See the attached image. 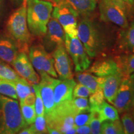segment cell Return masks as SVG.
I'll return each mask as SVG.
<instances>
[{
    "label": "cell",
    "mask_w": 134,
    "mask_h": 134,
    "mask_svg": "<svg viewBox=\"0 0 134 134\" xmlns=\"http://www.w3.org/2000/svg\"><path fill=\"white\" fill-rule=\"evenodd\" d=\"M78 37L91 58L103 55L113 42V37L90 16H83L78 22Z\"/></svg>",
    "instance_id": "cell-1"
},
{
    "label": "cell",
    "mask_w": 134,
    "mask_h": 134,
    "mask_svg": "<svg viewBox=\"0 0 134 134\" xmlns=\"http://www.w3.org/2000/svg\"><path fill=\"white\" fill-rule=\"evenodd\" d=\"M29 125L16 99L0 94V134H14Z\"/></svg>",
    "instance_id": "cell-2"
},
{
    "label": "cell",
    "mask_w": 134,
    "mask_h": 134,
    "mask_svg": "<svg viewBox=\"0 0 134 134\" xmlns=\"http://www.w3.org/2000/svg\"><path fill=\"white\" fill-rule=\"evenodd\" d=\"M27 22L32 34L43 37L47 29L53 4L46 0H26Z\"/></svg>",
    "instance_id": "cell-3"
},
{
    "label": "cell",
    "mask_w": 134,
    "mask_h": 134,
    "mask_svg": "<svg viewBox=\"0 0 134 134\" xmlns=\"http://www.w3.org/2000/svg\"><path fill=\"white\" fill-rule=\"evenodd\" d=\"M7 30L10 36L18 45L20 52L26 53L31 41V33L27 22V1L24 0L21 7L9 17Z\"/></svg>",
    "instance_id": "cell-4"
},
{
    "label": "cell",
    "mask_w": 134,
    "mask_h": 134,
    "mask_svg": "<svg viewBox=\"0 0 134 134\" xmlns=\"http://www.w3.org/2000/svg\"><path fill=\"white\" fill-rule=\"evenodd\" d=\"M78 113L71 100L63 102L56 105L51 113L45 115L47 127L57 130L60 133H66L75 127L74 119Z\"/></svg>",
    "instance_id": "cell-5"
},
{
    "label": "cell",
    "mask_w": 134,
    "mask_h": 134,
    "mask_svg": "<svg viewBox=\"0 0 134 134\" xmlns=\"http://www.w3.org/2000/svg\"><path fill=\"white\" fill-rule=\"evenodd\" d=\"M99 11L101 21L113 23L123 29L128 27L125 3L115 0H99Z\"/></svg>",
    "instance_id": "cell-6"
},
{
    "label": "cell",
    "mask_w": 134,
    "mask_h": 134,
    "mask_svg": "<svg viewBox=\"0 0 134 134\" xmlns=\"http://www.w3.org/2000/svg\"><path fill=\"white\" fill-rule=\"evenodd\" d=\"M65 46L74 63L75 71L83 72L88 70L91 61L78 37L65 35Z\"/></svg>",
    "instance_id": "cell-7"
},
{
    "label": "cell",
    "mask_w": 134,
    "mask_h": 134,
    "mask_svg": "<svg viewBox=\"0 0 134 134\" xmlns=\"http://www.w3.org/2000/svg\"><path fill=\"white\" fill-rule=\"evenodd\" d=\"M113 104L121 114L134 108V73L123 77Z\"/></svg>",
    "instance_id": "cell-8"
},
{
    "label": "cell",
    "mask_w": 134,
    "mask_h": 134,
    "mask_svg": "<svg viewBox=\"0 0 134 134\" xmlns=\"http://www.w3.org/2000/svg\"><path fill=\"white\" fill-rule=\"evenodd\" d=\"M29 59L40 75L47 73L54 78L58 76L52 56L46 51L43 46L37 44L32 46L29 49Z\"/></svg>",
    "instance_id": "cell-9"
},
{
    "label": "cell",
    "mask_w": 134,
    "mask_h": 134,
    "mask_svg": "<svg viewBox=\"0 0 134 134\" xmlns=\"http://www.w3.org/2000/svg\"><path fill=\"white\" fill-rule=\"evenodd\" d=\"M52 13V17L60 23L66 34L78 36L79 14L74 9L65 5H55Z\"/></svg>",
    "instance_id": "cell-10"
},
{
    "label": "cell",
    "mask_w": 134,
    "mask_h": 134,
    "mask_svg": "<svg viewBox=\"0 0 134 134\" xmlns=\"http://www.w3.org/2000/svg\"><path fill=\"white\" fill-rule=\"evenodd\" d=\"M54 67L60 80L71 79L73 75L72 71V63L67 52L65 43L58 45L52 52Z\"/></svg>",
    "instance_id": "cell-11"
},
{
    "label": "cell",
    "mask_w": 134,
    "mask_h": 134,
    "mask_svg": "<svg viewBox=\"0 0 134 134\" xmlns=\"http://www.w3.org/2000/svg\"><path fill=\"white\" fill-rule=\"evenodd\" d=\"M41 76V80L38 85L44 105L45 115H46L51 113L55 108L54 88L59 80L51 77L47 73H43Z\"/></svg>",
    "instance_id": "cell-12"
},
{
    "label": "cell",
    "mask_w": 134,
    "mask_h": 134,
    "mask_svg": "<svg viewBox=\"0 0 134 134\" xmlns=\"http://www.w3.org/2000/svg\"><path fill=\"white\" fill-rule=\"evenodd\" d=\"M65 34L60 23L52 17L47 24V29L44 35L45 45L47 48L54 50L58 45L65 43Z\"/></svg>",
    "instance_id": "cell-13"
},
{
    "label": "cell",
    "mask_w": 134,
    "mask_h": 134,
    "mask_svg": "<svg viewBox=\"0 0 134 134\" xmlns=\"http://www.w3.org/2000/svg\"><path fill=\"white\" fill-rule=\"evenodd\" d=\"M55 5H65L74 9L81 16H88L94 11L97 0H52Z\"/></svg>",
    "instance_id": "cell-14"
},
{
    "label": "cell",
    "mask_w": 134,
    "mask_h": 134,
    "mask_svg": "<svg viewBox=\"0 0 134 134\" xmlns=\"http://www.w3.org/2000/svg\"><path fill=\"white\" fill-rule=\"evenodd\" d=\"M76 85L73 78L59 80L54 88L55 106L65 101L73 99V92Z\"/></svg>",
    "instance_id": "cell-15"
},
{
    "label": "cell",
    "mask_w": 134,
    "mask_h": 134,
    "mask_svg": "<svg viewBox=\"0 0 134 134\" xmlns=\"http://www.w3.org/2000/svg\"><path fill=\"white\" fill-rule=\"evenodd\" d=\"M89 68L88 72L100 77H105L119 71L115 59L105 57L96 60Z\"/></svg>",
    "instance_id": "cell-16"
},
{
    "label": "cell",
    "mask_w": 134,
    "mask_h": 134,
    "mask_svg": "<svg viewBox=\"0 0 134 134\" xmlns=\"http://www.w3.org/2000/svg\"><path fill=\"white\" fill-rule=\"evenodd\" d=\"M19 52L18 45L13 38L0 36V59L11 64Z\"/></svg>",
    "instance_id": "cell-17"
},
{
    "label": "cell",
    "mask_w": 134,
    "mask_h": 134,
    "mask_svg": "<svg viewBox=\"0 0 134 134\" xmlns=\"http://www.w3.org/2000/svg\"><path fill=\"white\" fill-rule=\"evenodd\" d=\"M123 77L119 71L105 76L103 85V93L104 98L109 103H113L114 100Z\"/></svg>",
    "instance_id": "cell-18"
},
{
    "label": "cell",
    "mask_w": 134,
    "mask_h": 134,
    "mask_svg": "<svg viewBox=\"0 0 134 134\" xmlns=\"http://www.w3.org/2000/svg\"><path fill=\"white\" fill-rule=\"evenodd\" d=\"M118 47L127 53H134V20L120 31L117 38Z\"/></svg>",
    "instance_id": "cell-19"
},
{
    "label": "cell",
    "mask_w": 134,
    "mask_h": 134,
    "mask_svg": "<svg viewBox=\"0 0 134 134\" xmlns=\"http://www.w3.org/2000/svg\"><path fill=\"white\" fill-rule=\"evenodd\" d=\"M15 71L22 78L27 79L35 72L31 60L25 52H19L11 63Z\"/></svg>",
    "instance_id": "cell-20"
},
{
    "label": "cell",
    "mask_w": 134,
    "mask_h": 134,
    "mask_svg": "<svg viewBox=\"0 0 134 134\" xmlns=\"http://www.w3.org/2000/svg\"><path fill=\"white\" fill-rule=\"evenodd\" d=\"M76 76L80 83L85 85L94 93L98 90H103L105 77L97 76L90 72H76Z\"/></svg>",
    "instance_id": "cell-21"
},
{
    "label": "cell",
    "mask_w": 134,
    "mask_h": 134,
    "mask_svg": "<svg viewBox=\"0 0 134 134\" xmlns=\"http://www.w3.org/2000/svg\"><path fill=\"white\" fill-rule=\"evenodd\" d=\"M119 70L124 77L134 73V53H125L115 57Z\"/></svg>",
    "instance_id": "cell-22"
},
{
    "label": "cell",
    "mask_w": 134,
    "mask_h": 134,
    "mask_svg": "<svg viewBox=\"0 0 134 134\" xmlns=\"http://www.w3.org/2000/svg\"><path fill=\"white\" fill-rule=\"evenodd\" d=\"M100 133L103 134H123L124 127L119 119L115 120H104L101 124Z\"/></svg>",
    "instance_id": "cell-23"
},
{
    "label": "cell",
    "mask_w": 134,
    "mask_h": 134,
    "mask_svg": "<svg viewBox=\"0 0 134 134\" xmlns=\"http://www.w3.org/2000/svg\"><path fill=\"white\" fill-rule=\"evenodd\" d=\"M102 120H115L119 119L117 109L104 100L98 109Z\"/></svg>",
    "instance_id": "cell-24"
},
{
    "label": "cell",
    "mask_w": 134,
    "mask_h": 134,
    "mask_svg": "<svg viewBox=\"0 0 134 134\" xmlns=\"http://www.w3.org/2000/svg\"><path fill=\"white\" fill-rule=\"evenodd\" d=\"M16 90L17 96L20 102L23 101L32 92L31 85L25 78H21L19 80L12 81Z\"/></svg>",
    "instance_id": "cell-25"
},
{
    "label": "cell",
    "mask_w": 134,
    "mask_h": 134,
    "mask_svg": "<svg viewBox=\"0 0 134 134\" xmlns=\"http://www.w3.org/2000/svg\"><path fill=\"white\" fill-rule=\"evenodd\" d=\"M3 62L4 61L2 60H0V80L15 81L21 79L22 77L20 76L11 67H10L9 65Z\"/></svg>",
    "instance_id": "cell-26"
},
{
    "label": "cell",
    "mask_w": 134,
    "mask_h": 134,
    "mask_svg": "<svg viewBox=\"0 0 134 134\" xmlns=\"http://www.w3.org/2000/svg\"><path fill=\"white\" fill-rule=\"evenodd\" d=\"M91 118H90L88 124L90 127V129H91V133H100L101 124L103 122V120L100 117L99 113L98 110H91Z\"/></svg>",
    "instance_id": "cell-27"
},
{
    "label": "cell",
    "mask_w": 134,
    "mask_h": 134,
    "mask_svg": "<svg viewBox=\"0 0 134 134\" xmlns=\"http://www.w3.org/2000/svg\"><path fill=\"white\" fill-rule=\"evenodd\" d=\"M20 108L22 115L26 123L28 125L32 124L37 116L34 105L20 104Z\"/></svg>",
    "instance_id": "cell-28"
},
{
    "label": "cell",
    "mask_w": 134,
    "mask_h": 134,
    "mask_svg": "<svg viewBox=\"0 0 134 134\" xmlns=\"http://www.w3.org/2000/svg\"><path fill=\"white\" fill-rule=\"evenodd\" d=\"M0 94L15 99L18 98L12 81L0 80Z\"/></svg>",
    "instance_id": "cell-29"
},
{
    "label": "cell",
    "mask_w": 134,
    "mask_h": 134,
    "mask_svg": "<svg viewBox=\"0 0 134 134\" xmlns=\"http://www.w3.org/2000/svg\"><path fill=\"white\" fill-rule=\"evenodd\" d=\"M89 100L90 110H98L99 106L103 103L104 100V96L103 90H98L94 93H92Z\"/></svg>",
    "instance_id": "cell-30"
},
{
    "label": "cell",
    "mask_w": 134,
    "mask_h": 134,
    "mask_svg": "<svg viewBox=\"0 0 134 134\" xmlns=\"http://www.w3.org/2000/svg\"><path fill=\"white\" fill-rule=\"evenodd\" d=\"M122 124L123 125L124 132L126 134L134 133V120L132 114L129 112L122 113Z\"/></svg>",
    "instance_id": "cell-31"
},
{
    "label": "cell",
    "mask_w": 134,
    "mask_h": 134,
    "mask_svg": "<svg viewBox=\"0 0 134 134\" xmlns=\"http://www.w3.org/2000/svg\"><path fill=\"white\" fill-rule=\"evenodd\" d=\"M34 91L35 95H36V100H35L34 107L36 109V113L37 115H45V108L43 105V100L42 98L41 93H40L39 86L38 85H31Z\"/></svg>",
    "instance_id": "cell-32"
},
{
    "label": "cell",
    "mask_w": 134,
    "mask_h": 134,
    "mask_svg": "<svg viewBox=\"0 0 134 134\" xmlns=\"http://www.w3.org/2000/svg\"><path fill=\"white\" fill-rule=\"evenodd\" d=\"M91 111L90 109L78 112L75 115L74 119V126L79 127L84 125H88L91 118Z\"/></svg>",
    "instance_id": "cell-33"
},
{
    "label": "cell",
    "mask_w": 134,
    "mask_h": 134,
    "mask_svg": "<svg viewBox=\"0 0 134 134\" xmlns=\"http://www.w3.org/2000/svg\"><path fill=\"white\" fill-rule=\"evenodd\" d=\"M36 133H48L47 128V122L45 115H37L35 121L32 124Z\"/></svg>",
    "instance_id": "cell-34"
},
{
    "label": "cell",
    "mask_w": 134,
    "mask_h": 134,
    "mask_svg": "<svg viewBox=\"0 0 134 134\" xmlns=\"http://www.w3.org/2000/svg\"><path fill=\"white\" fill-rule=\"evenodd\" d=\"M91 92L85 85L81 83L75 85L73 92V98H88L91 94Z\"/></svg>",
    "instance_id": "cell-35"
},
{
    "label": "cell",
    "mask_w": 134,
    "mask_h": 134,
    "mask_svg": "<svg viewBox=\"0 0 134 134\" xmlns=\"http://www.w3.org/2000/svg\"><path fill=\"white\" fill-rule=\"evenodd\" d=\"M71 101L78 112L90 109L89 100L86 98H73Z\"/></svg>",
    "instance_id": "cell-36"
},
{
    "label": "cell",
    "mask_w": 134,
    "mask_h": 134,
    "mask_svg": "<svg viewBox=\"0 0 134 134\" xmlns=\"http://www.w3.org/2000/svg\"><path fill=\"white\" fill-rule=\"evenodd\" d=\"M35 100H36V95L34 93H31L29 94L23 101L20 102V104H26V105H34Z\"/></svg>",
    "instance_id": "cell-37"
},
{
    "label": "cell",
    "mask_w": 134,
    "mask_h": 134,
    "mask_svg": "<svg viewBox=\"0 0 134 134\" xmlns=\"http://www.w3.org/2000/svg\"><path fill=\"white\" fill-rule=\"evenodd\" d=\"M28 83H29L30 85H38L40 81V78L38 76L37 73L36 71L33 73L32 75H31L29 78L26 79Z\"/></svg>",
    "instance_id": "cell-38"
},
{
    "label": "cell",
    "mask_w": 134,
    "mask_h": 134,
    "mask_svg": "<svg viewBox=\"0 0 134 134\" xmlns=\"http://www.w3.org/2000/svg\"><path fill=\"white\" fill-rule=\"evenodd\" d=\"M76 127V133L79 134H89L91 133V129L89 125H84Z\"/></svg>",
    "instance_id": "cell-39"
},
{
    "label": "cell",
    "mask_w": 134,
    "mask_h": 134,
    "mask_svg": "<svg viewBox=\"0 0 134 134\" xmlns=\"http://www.w3.org/2000/svg\"><path fill=\"white\" fill-rule=\"evenodd\" d=\"M19 133L21 134H35L36 132H35L34 129L32 126V125H30V127H27L22 129L21 130H20Z\"/></svg>",
    "instance_id": "cell-40"
},
{
    "label": "cell",
    "mask_w": 134,
    "mask_h": 134,
    "mask_svg": "<svg viewBox=\"0 0 134 134\" xmlns=\"http://www.w3.org/2000/svg\"><path fill=\"white\" fill-rule=\"evenodd\" d=\"M47 132L48 133H52V134H60V132L58 131L57 130L51 128H47Z\"/></svg>",
    "instance_id": "cell-41"
},
{
    "label": "cell",
    "mask_w": 134,
    "mask_h": 134,
    "mask_svg": "<svg viewBox=\"0 0 134 134\" xmlns=\"http://www.w3.org/2000/svg\"><path fill=\"white\" fill-rule=\"evenodd\" d=\"M66 134H75L76 133V127H73V128L70 129L66 132Z\"/></svg>",
    "instance_id": "cell-42"
},
{
    "label": "cell",
    "mask_w": 134,
    "mask_h": 134,
    "mask_svg": "<svg viewBox=\"0 0 134 134\" xmlns=\"http://www.w3.org/2000/svg\"><path fill=\"white\" fill-rule=\"evenodd\" d=\"M13 1H14L16 4H21V3H23L24 0H13Z\"/></svg>",
    "instance_id": "cell-43"
},
{
    "label": "cell",
    "mask_w": 134,
    "mask_h": 134,
    "mask_svg": "<svg viewBox=\"0 0 134 134\" xmlns=\"http://www.w3.org/2000/svg\"><path fill=\"white\" fill-rule=\"evenodd\" d=\"M115 1H118V2H120V3H127V0H115Z\"/></svg>",
    "instance_id": "cell-44"
},
{
    "label": "cell",
    "mask_w": 134,
    "mask_h": 134,
    "mask_svg": "<svg viewBox=\"0 0 134 134\" xmlns=\"http://www.w3.org/2000/svg\"><path fill=\"white\" fill-rule=\"evenodd\" d=\"M127 3L129 4H134V0H127Z\"/></svg>",
    "instance_id": "cell-45"
},
{
    "label": "cell",
    "mask_w": 134,
    "mask_h": 134,
    "mask_svg": "<svg viewBox=\"0 0 134 134\" xmlns=\"http://www.w3.org/2000/svg\"><path fill=\"white\" fill-rule=\"evenodd\" d=\"M132 117H133V120H134V108L133 109H132Z\"/></svg>",
    "instance_id": "cell-46"
},
{
    "label": "cell",
    "mask_w": 134,
    "mask_h": 134,
    "mask_svg": "<svg viewBox=\"0 0 134 134\" xmlns=\"http://www.w3.org/2000/svg\"><path fill=\"white\" fill-rule=\"evenodd\" d=\"M46 1H52V0H46Z\"/></svg>",
    "instance_id": "cell-47"
},
{
    "label": "cell",
    "mask_w": 134,
    "mask_h": 134,
    "mask_svg": "<svg viewBox=\"0 0 134 134\" xmlns=\"http://www.w3.org/2000/svg\"><path fill=\"white\" fill-rule=\"evenodd\" d=\"M0 3H1V0H0Z\"/></svg>",
    "instance_id": "cell-48"
}]
</instances>
